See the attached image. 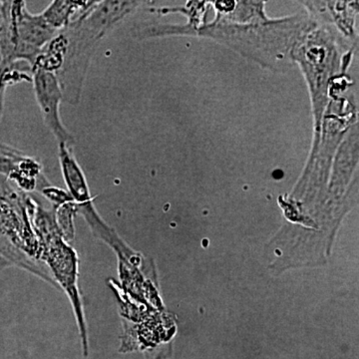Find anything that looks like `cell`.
Wrapping results in <instances>:
<instances>
[{"mask_svg":"<svg viewBox=\"0 0 359 359\" xmlns=\"http://www.w3.org/2000/svg\"><path fill=\"white\" fill-rule=\"evenodd\" d=\"M95 1H68L55 0L41 13L44 20L57 32L65 29L70 23L88 11Z\"/></svg>","mask_w":359,"mask_h":359,"instance_id":"30bf717a","label":"cell"},{"mask_svg":"<svg viewBox=\"0 0 359 359\" xmlns=\"http://www.w3.org/2000/svg\"><path fill=\"white\" fill-rule=\"evenodd\" d=\"M332 25L318 22L302 35L295 46L292 59L301 67L308 84L313 115V138L311 153L320 144L323 116L332 98L335 80L346 74L356 49Z\"/></svg>","mask_w":359,"mask_h":359,"instance_id":"7a4b0ae2","label":"cell"},{"mask_svg":"<svg viewBox=\"0 0 359 359\" xmlns=\"http://www.w3.org/2000/svg\"><path fill=\"white\" fill-rule=\"evenodd\" d=\"M8 62V39H7L6 6H4V1H0V65Z\"/></svg>","mask_w":359,"mask_h":359,"instance_id":"4fadbf2b","label":"cell"},{"mask_svg":"<svg viewBox=\"0 0 359 359\" xmlns=\"http://www.w3.org/2000/svg\"><path fill=\"white\" fill-rule=\"evenodd\" d=\"M58 147L61 171L67 186L68 193L76 205L77 212L82 214L97 237L102 238L103 241L107 240L114 230L104 223L94 208L88 184L81 167L73 155L72 148L65 144H58Z\"/></svg>","mask_w":359,"mask_h":359,"instance_id":"8992f818","label":"cell"},{"mask_svg":"<svg viewBox=\"0 0 359 359\" xmlns=\"http://www.w3.org/2000/svg\"><path fill=\"white\" fill-rule=\"evenodd\" d=\"M146 4L148 2L95 1L88 11L61 30L65 39V53L56 76L66 102L72 105L80 102L87 71L99 44Z\"/></svg>","mask_w":359,"mask_h":359,"instance_id":"3957f363","label":"cell"},{"mask_svg":"<svg viewBox=\"0 0 359 359\" xmlns=\"http://www.w3.org/2000/svg\"><path fill=\"white\" fill-rule=\"evenodd\" d=\"M7 18L9 62H25L32 69L42 48L59 32L44 20L42 14H33L25 1H4Z\"/></svg>","mask_w":359,"mask_h":359,"instance_id":"5b68a950","label":"cell"},{"mask_svg":"<svg viewBox=\"0 0 359 359\" xmlns=\"http://www.w3.org/2000/svg\"><path fill=\"white\" fill-rule=\"evenodd\" d=\"M32 75L35 98L45 125L58 144H65L72 148L74 137L65 128L60 117V105L65 99L57 76L55 73L40 69L32 70Z\"/></svg>","mask_w":359,"mask_h":359,"instance_id":"52a82bcc","label":"cell"},{"mask_svg":"<svg viewBox=\"0 0 359 359\" xmlns=\"http://www.w3.org/2000/svg\"><path fill=\"white\" fill-rule=\"evenodd\" d=\"M264 1H212V20L195 25H160L161 37H204L226 45L266 69L283 72L294 65L292 53L299 39L316 22L304 11L271 20Z\"/></svg>","mask_w":359,"mask_h":359,"instance_id":"6da1fadb","label":"cell"},{"mask_svg":"<svg viewBox=\"0 0 359 359\" xmlns=\"http://www.w3.org/2000/svg\"><path fill=\"white\" fill-rule=\"evenodd\" d=\"M32 81V69L27 63L8 62L0 65V121L4 115L7 88L21 82Z\"/></svg>","mask_w":359,"mask_h":359,"instance_id":"8fae6325","label":"cell"},{"mask_svg":"<svg viewBox=\"0 0 359 359\" xmlns=\"http://www.w3.org/2000/svg\"><path fill=\"white\" fill-rule=\"evenodd\" d=\"M14 189H15V186L9 180H7L6 177L0 176V218H1L4 208H6ZM9 266H11V264L6 261L4 257H0V271H4Z\"/></svg>","mask_w":359,"mask_h":359,"instance_id":"7c38bea8","label":"cell"},{"mask_svg":"<svg viewBox=\"0 0 359 359\" xmlns=\"http://www.w3.org/2000/svg\"><path fill=\"white\" fill-rule=\"evenodd\" d=\"M36 160L0 142V176L15 186L27 181L36 170Z\"/></svg>","mask_w":359,"mask_h":359,"instance_id":"9c48e42d","label":"cell"},{"mask_svg":"<svg viewBox=\"0 0 359 359\" xmlns=\"http://www.w3.org/2000/svg\"><path fill=\"white\" fill-rule=\"evenodd\" d=\"M46 200L39 193L30 194L28 211L35 233L42 247L43 263L48 264L49 271L56 283L67 292L75 309V316L82 339L86 341V323L77 287V257L68 245L67 238L59 226L54 205H45Z\"/></svg>","mask_w":359,"mask_h":359,"instance_id":"277c9868","label":"cell"},{"mask_svg":"<svg viewBox=\"0 0 359 359\" xmlns=\"http://www.w3.org/2000/svg\"><path fill=\"white\" fill-rule=\"evenodd\" d=\"M302 4L314 20L334 26L342 36L358 43V2L306 1Z\"/></svg>","mask_w":359,"mask_h":359,"instance_id":"ba28073f","label":"cell"}]
</instances>
